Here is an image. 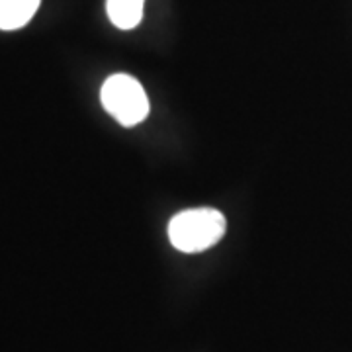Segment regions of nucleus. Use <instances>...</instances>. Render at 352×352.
I'll list each match as a JSON object with an SVG mask.
<instances>
[{
  "label": "nucleus",
  "instance_id": "nucleus-1",
  "mask_svg": "<svg viewBox=\"0 0 352 352\" xmlns=\"http://www.w3.org/2000/svg\"><path fill=\"white\" fill-rule=\"evenodd\" d=\"M226 215L214 208H194L176 214L168 223V241L176 251L196 254L226 237Z\"/></svg>",
  "mask_w": 352,
  "mask_h": 352
},
{
  "label": "nucleus",
  "instance_id": "nucleus-2",
  "mask_svg": "<svg viewBox=\"0 0 352 352\" xmlns=\"http://www.w3.org/2000/svg\"><path fill=\"white\" fill-rule=\"evenodd\" d=\"M104 110L124 127L141 124L149 116V98L135 76L116 73L104 80L100 90Z\"/></svg>",
  "mask_w": 352,
  "mask_h": 352
},
{
  "label": "nucleus",
  "instance_id": "nucleus-3",
  "mask_svg": "<svg viewBox=\"0 0 352 352\" xmlns=\"http://www.w3.org/2000/svg\"><path fill=\"white\" fill-rule=\"evenodd\" d=\"M41 0H0V30L14 32L24 28L38 12Z\"/></svg>",
  "mask_w": 352,
  "mask_h": 352
},
{
  "label": "nucleus",
  "instance_id": "nucleus-4",
  "mask_svg": "<svg viewBox=\"0 0 352 352\" xmlns=\"http://www.w3.org/2000/svg\"><path fill=\"white\" fill-rule=\"evenodd\" d=\"M145 10V0H106V12L116 28L133 30L138 28Z\"/></svg>",
  "mask_w": 352,
  "mask_h": 352
}]
</instances>
